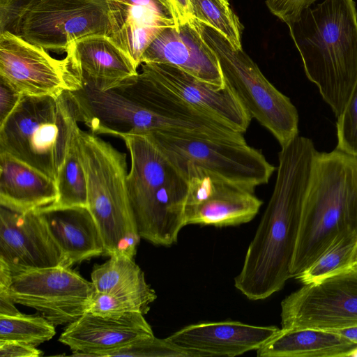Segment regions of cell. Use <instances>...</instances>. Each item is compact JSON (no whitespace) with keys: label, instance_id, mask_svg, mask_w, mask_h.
Segmentation results:
<instances>
[{"label":"cell","instance_id":"6da1fadb","mask_svg":"<svg viewBox=\"0 0 357 357\" xmlns=\"http://www.w3.org/2000/svg\"><path fill=\"white\" fill-rule=\"evenodd\" d=\"M317 153L312 140L303 136L281 146L272 195L234 279L235 287L250 300L270 297L292 278L290 267Z\"/></svg>","mask_w":357,"mask_h":357},{"label":"cell","instance_id":"7a4b0ae2","mask_svg":"<svg viewBox=\"0 0 357 357\" xmlns=\"http://www.w3.org/2000/svg\"><path fill=\"white\" fill-rule=\"evenodd\" d=\"M307 78L336 118L357 80V10L354 0H324L287 24Z\"/></svg>","mask_w":357,"mask_h":357},{"label":"cell","instance_id":"3957f363","mask_svg":"<svg viewBox=\"0 0 357 357\" xmlns=\"http://www.w3.org/2000/svg\"><path fill=\"white\" fill-rule=\"evenodd\" d=\"M357 234V156L318 152L290 267L295 278L341 234Z\"/></svg>","mask_w":357,"mask_h":357},{"label":"cell","instance_id":"277c9868","mask_svg":"<svg viewBox=\"0 0 357 357\" xmlns=\"http://www.w3.org/2000/svg\"><path fill=\"white\" fill-rule=\"evenodd\" d=\"M130 155L128 199L141 238L155 245L178 239L185 227L188 185L185 173L148 135H121Z\"/></svg>","mask_w":357,"mask_h":357},{"label":"cell","instance_id":"5b68a950","mask_svg":"<svg viewBox=\"0 0 357 357\" xmlns=\"http://www.w3.org/2000/svg\"><path fill=\"white\" fill-rule=\"evenodd\" d=\"M82 121L74 91L22 96L0 124V153H8L56 181Z\"/></svg>","mask_w":357,"mask_h":357},{"label":"cell","instance_id":"8992f818","mask_svg":"<svg viewBox=\"0 0 357 357\" xmlns=\"http://www.w3.org/2000/svg\"><path fill=\"white\" fill-rule=\"evenodd\" d=\"M79 159L87 185V208L100 230L104 255L134 258L140 236L128 199L126 154L79 128Z\"/></svg>","mask_w":357,"mask_h":357},{"label":"cell","instance_id":"52a82bcc","mask_svg":"<svg viewBox=\"0 0 357 357\" xmlns=\"http://www.w3.org/2000/svg\"><path fill=\"white\" fill-rule=\"evenodd\" d=\"M192 24L215 54L224 80L251 118L266 128L282 146L298 135V113L291 100L274 86L242 49L220 33L193 18Z\"/></svg>","mask_w":357,"mask_h":357},{"label":"cell","instance_id":"ba28073f","mask_svg":"<svg viewBox=\"0 0 357 357\" xmlns=\"http://www.w3.org/2000/svg\"><path fill=\"white\" fill-rule=\"evenodd\" d=\"M148 135L175 163H191L255 190L275 167L247 142L155 131Z\"/></svg>","mask_w":357,"mask_h":357},{"label":"cell","instance_id":"9c48e42d","mask_svg":"<svg viewBox=\"0 0 357 357\" xmlns=\"http://www.w3.org/2000/svg\"><path fill=\"white\" fill-rule=\"evenodd\" d=\"M280 317L282 329L357 326V262L291 293L281 302Z\"/></svg>","mask_w":357,"mask_h":357},{"label":"cell","instance_id":"30bf717a","mask_svg":"<svg viewBox=\"0 0 357 357\" xmlns=\"http://www.w3.org/2000/svg\"><path fill=\"white\" fill-rule=\"evenodd\" d=\"M8 292L15 304L33 308L59 326L89 311L96 290L75 271L59 266L13 275Z\"/></svg>","mask_w":357,"mask_h":357},{"label":"cell","instance_id":"8fae6325","mask_svg":"<svg viewBox=\"0 0 357 357\" xmlns=\"http://www.w3.org/2000/svg\"><path fill=\"white\" fill-rule=\"evenodd\" d=\"M110 31L106 0H41L25 19L21 36L45 50L66 52L74 41Z\"/></svg>","mask_w":357,"mask_h":357},{"label":"cell","instance_id":"7c38bea8","mask_svg":"<svg viewBox=\"0 0 357 357\" xmlns=\"http://www.w3.org/2000/svg\"><path fill=\"white\" fill-rule=\"evenodd\" d=\"M0 81L22 96H59L82 87L68 60L9 32L0 33Z\"/></svg>","mask_w":357,"mask_h":357},{"label":"cell","instance_id":"4fadbf2b","mask_svg":"<svg viewBox=\"0 0 357 357\" xmlns=\"http://www.w3.org/2000/svg\"><path fill=\"white\" fill-rule=\"evenodd\" d=\"M174 163L185 173L188 181L185 225L225 227L247 223L263 204L253 190L197 165Z\"/></svg>","mask_w":357,"mask_h":357},{"label":"cell","instance_id":"5bb4252c","mask_svg":"<svg viewBox=\"0 0 357 357\" xmlns=\"http://www.w3.org/2000/svg\"><path fill=\"white\" fill-rule=\"evenodd\" d=\"M116 88L149 109L155 131L245 142L243 133L193 107L143 68Z\"/></svg>","mask_w":357,"mask_h":357},{"label":"cell","instance_id":"9a60e30c","mask_svg":"<svg viewBox=\"0 0 357 357\" xmlns=\"http://www.w3.org/2000/svg\"><path fill=\"white\" fill-rule=\"evenodd\" d=\"M0 259L13 275L65 264L63 252L38 211L20 213L1 206Z\"/></svg>","mask_w":357,"mask_h":357},{"label":"cell","instance_id":"2e32d148","mask_svg":"<svg viewBox=\"0 0 357 357\" xmlns=\"http://www.w3.org/2000/svg\"><path fill=\"white\" fill-rule=\"evenodd\" d=\"M142 68L198 110L223 120L244 133L252 118L229 85L222 86L201 80L190 73L165 63H142Z\"/></svg>","mask_w":357,"mask_h":357},{"label":"cell","instance_id":"e0dca14e","mask_svg":"<svg viewBox=\"0 0 357 357\" xmlns=\"http://www.w3.org/2000/svg\"><path fill=\"white\" fill-rule=\"evenodd\" d=\"M153 335L151 326L141 313L111 318L87 311L68 324L59 341L73 351L71 356L105 357L110 351Z\"/></svg>","mask_w":357,"mask_h":357},{"label":"cell","instance_id":"ac0fdd59","mask_svg":"<svg viewBox=\"0 0 357 357\" xmlns=\"http://www.w3.org/2000/svg\"><path fill=\"white\" fill-rule=\"evenodd\" d=\"M280 330L236 321L202 322L187 326L167 338L194 357L236 356L257 350Z\"/></svg>","mask_w":357,"mask_h":357},{"label":"cell","instance_id":"d6986e66","mask_svg":"<svg viewBox=\"0 0 357 357\" xmlns=\"http://www.w3.org/2000/svg\"><path fill=\"white\" fill-rule=\"evenodd\" d=\"M147 63L172 65L210 84H225L215 54L191 21L178 29L165 27L142 55V63Z\"/></svg>","mask_w":357,"mask_h":357},{"label":"cell","instance_id":"ffe728a7","mask_svg":"<svg viewBox=\"0 0 357 357\" xmlns=\"http://www.w3.org/2000/svg\"><path fill=\"white\" fill-rule=\"evenodd\" d=\"M65 57L82 82L103 91L117 87L138 73L132 60L107 35H91L74 41Z\"/></svg>","mask_w":357,"mask_h":357},{"label":"cell","instance_id":"44dd1931","mask_svg":"<svg viewBox=\"0 0 357 357\" xmlns=\"http://www.w3.org/2000/svg\"><path fill=\"white\" fill-rule=\"evenodd\" d=\"M65 257V267L105 253L103 241L87 207L49 206L38 210Z\"/></svg>","mask_w":357,"mask_h":357},{"label":"cell","instance_id":"7402d4cb","mask_svg":"<svg viewBox=\"0 0 357 357\" xmlns=\"http://www.w3.org/2000/svg\"><path fill=\"white\" fill-rule=\"evenodd\" d=\"M58 197L54 179L8 153H0V206L24 213L52 206Z\"/></svg>","mask_w":357,"mask_h":357},{"label":"cell","instance_id":"603a6c76","mask_svg":"<svg viewBox=\"0 0 357 357\" xmlns=\"http://www.w3.org/2000/svg\"><path fill=\"white\" fill-rule=\"evenodd\" d=\"M106 1L110 22L109 36L138 68L144 52L157 35L174 23L146 7Z\"/></svg>","mask_w":357,"mask_h":357},{"label":"cell","instance_id":"cb8c5ba5","mask_svg":"<svg viewBox=\"0 0 357 357\" xmlns=\"http://www.w3.org/2000/svg\"><path fill=\"white\" fill-rule=\"evenodd\" d=\"M357 344L333 332L282 329L257 350L259 357H348Z\"/></svg>","mask_w":357,"mask_h":357},{"label":"cell","instance_id":"d4e9b609","mask_svg":"<svg viewBox=\"0 0 357 357\" xmlns=\"http://www.w3.org/2000/svg\"><path fill=\"white\" fill-rule=\"evenodd\" d=\"M91 282L98 293L117 296L149 289L144 273L134 258L115 255L93 266Z\"/></svg>","mask_w":357,"mask_h":357},{"label":"cell","instance_id":"484cf974","mask_svg":"<svg viewBox=\"0 0 357 357\" xmlns=\"http://www.w3.org/2000/svg\"><path fill=\"white\" fill-rule=\"evenodd\" d=\"M357 262V234L347 232L337 237L305 270L295 278L303 284L318 281Z\"/></svg>","mask_w":357,"mask_h":357},{"label":"cell","instance_id":"4316f807","mask_svg":"<svg viewBox=\"0 0 357 357\" xmlns=\"http://www.w3.org/2000/svg\"><path fill=\"white\" fill-rule=\"evenodd\" d=\"M77 130L56 179L59 197L53 206L87 207V185L79 155Z\"/></svg>","mask_w":357,"mask_h":357},{"label":"cell","instance_id":"83f0119b","mask_svg":"<svg viewBox=\"0 0 357 357\" xmlns=\"http://www.w3.org/2000/svg\"><path fill=\"white\" fill-rule=\"evenodd\" d=\"M193 17L215 29L236 49H242V24L227 0H189Z\"/></svg>","mask_w":357,"mask_h":357},{"label":"cell","instance_id":"f1b7e54d","mask_svg":"<svg viewBox=\"0 0 357 357\" xmlns=\"http://www.w3.org/2000/svg\"><path fill=\"white\" fill-rule=\"evenodd\" d=\"M54 326L41 314H0V340L21 342L37 347L54 336Z\"/></svg>","mask_w":357,"mask_h":357},{"label":"cell","instance_id":"f546056e","mask_svg":"<svg viewBox=\"0 0 357 357\" xmlns=\"http://www.w3.org/2000/svg\"><path fill=\"white\" fill-rule=\"evenodd\" d=\"M157 295L152 288L112 296L96 291L89 311L103 317L119 318L126 314H146Z\"/></svg>","mask_w":357,"mask_h":357},{"label":"cell","instance_id":"4dcf8cb0","mask_svg":"<svg viewBox=\"0 0 357 357\" xmlns=\"http://www.w3.org/2000/svg\"><path fill=\"white\" fill-rule=\"evenodd\" d=\"M106 356L194 357L190 351L176 345L167 337L160 339L154 335L139 339L125 347L110 351Z\"/></svg>","mask_w":357,"mask_h":357},{"label":"cell","instance_id":"1f68e13d","mask_svg":"<svg viewBox=\"0 0 357 357\" xmlns=\"http://www.w3.org/2000/svg\"><path fill=\"white\" fill-rule=\"evenodd\" d=\"M336 148L357 156V80L336 122Z\"/></svg>","mask_w":357,"mask_h":357},{"label":"cell","instance_id":"d6a6232c","mask_svg":"<svg viewBox=\"0 0 357 357\" xmlns=\"http://www.w3.org/2000/svg\"><path fill=\"white\" fill-rule=\"evenodd\" d=\"M41 0H0V33L9 32L21 36L29 13Z\"/></svg>","mask_w":357,"mask_h":357},{"label":"cell","instance_id":"836d02e7","mask_svg":"<svg viewBox=\"0 0 357 357\" xmlns=\"http://www.w3.org/2000/svg\"><path fill=\"white\" fill-rule=\"evenodd\" d=\"M317 0H265L270 12L287 24Z\"/></svg>","mask_w":357,"mask_h":357},{"label":"cell","instance_id":"e575fe53","mask_svg":"<svg viewBox=\"0 0 357 357\" xmlns=\"http://www.w3.org/2000/svg\"><path fill=\"white\" fill-rule=\"evenodd\" d=\"M167 9L176 29L194 17L189 0H161Z\"/></svg>","mask_w":357,"mask_h":357},{"label":"cell","instance_id":"d590c367","mask_svg":"<svg viewBox=\"0 0 357 357\" xmlns=\"http://www.w3.org/2000/svg\"><path fill=\"white\" fill-rule=\"evenodd\" d=\"M43 351L36 347L17 341L0 340L1 357H38Z\"/></svg>","mask_w":357,"mask_h":357},{"label":"cell","instance_id":"8d00e7d4","mask_svg":"<svg viewBox=\"0 0 357 357\" xmlns=\"http://www.w3.org/2000/svg\"><path fill=\"white\" fill-rule=\"evenodd\" d=\"M22 97L14 89L0 81V124L14 110Z\"/></svg>","mask_w":357,"mask_h":357},{"label":"cell","instance_id":"74e56055","mask_svg":"<svg viewBox=\"0 0 357 357\" xmlns=\"http://www.w3.org/2000/svg\"><path fill=\"white\" fill-rule=\"evenodd\" d=\"M121 3L135 6H144L150 8L164 17L172 19L167 9L161 1V0H109Z\"/></svg>","mask_w":357,"mask_h":357},{"label":"cell","instance_id":"f35d334b","mask_svg":"<svg viewBox=\"0 0 357 357\" xmlns=\"http://www.w3.org/2000/svg\"><path fill=\"white\" fill-rule=\"evenodd\" d=\"M15 304L10 295L0 296V314L12 316L21 314Z\"/></svg>","mask_w":357,"mask_h":357},{"label":"cell","instance_id":"ab89813d","mask_svg":"<svg viewBox=\"0 0 357 357\" xmlns=\"http://www.w3.org/2000/svg\"><path fill=\"white\" fill-rule=\"evenodd\" d=\"M331 332L337 333L357 344V326Z\"/></svg>","mask_w":357,"mask_h":357},{"label":"cell","instance_id":"60d3db41","mask_svg":"<svg viewBox=\"0 0 357 357\" xmlns=\"http://www.w3.org/2000/svg\"><path fill=\"white\" fill-rule=\"evenodd\" d=\"M348 357H357V347L349 354Z\"/></svg>","mask_w":357,"mask_h":357}]
</instances>
